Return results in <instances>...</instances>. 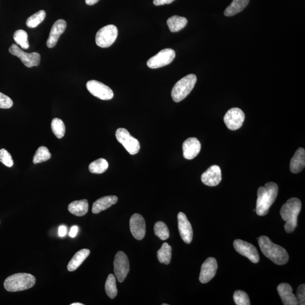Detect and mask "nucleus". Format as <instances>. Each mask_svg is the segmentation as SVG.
<instances>
[{"label": "nucleus", "instance_id": "7", "mask_svg": "<svg viewBox=\"0 0 305 305\" xmlns=\"http://www.w3.org/2000/svg\"><path fill=\"white\" fill-rule=\"evenodd\" d=\"M115 137L118 142L123 145L130 154H137L139 152L140 149L139 142L130 135L126 129L118 128L116 132Z\"/></svg>", "mask_w": 305, "mask_h": 305}, {"label": "nucleus", "instance_id": "20", "mask_svg": "<svg viewBox=\"0 0 305 305\" xmlns=\"http://www.w3.org/2000/svg\"><path fill=\"white\" fill-rule=\"evenodd\" d=\"M278 291L279 296L282 298L283 304H298L296 296L292 293V288L289 284L282 283L279 284L278 287Z\"/></svg>", "mask_w": 305, "mask_h": 305}, {"label": "nucleus", "instance_id": "9", "mask_svg": "<svg viewBox=\"0 0 305 305\" xmlns=\"http://www.w3.org/2000/svg\"><path fill=\"white\" fill-rule=\"evenodd\" d=\"M176 52L167 48L153 56L147 62V65L151 69H158L170 64L176 58Z\"/></svg>", "mask_w": 305, "mask_h": 305}, {"label": "nucleus", "instance_id": "4", "mask_svg": "<svg viewBox=\"0 0 305 305\" xmlns=\"http://www.w3.org/2000/svg\"><path fill=\"white\" fill-rule=\"evenodd\" d=\"M35 283L36 279L32 275L18 273L10 276L5 280L4 284L7 291L16 292L31 288Z\"/></svg>", "mask_w": 305, "mask_h": 305}, {"label": "nucleus", "instance_id": "38", "mask_svg": "<svg viewBox=\"0 0 305 305\" xmlns=\"http://www.w3.org/2000/svg\"><path fill=\"white\" fill-rule=\"evenodd\" d=\"M296 297L298 304L304 305L305 304V285H300L298 287Z\"/></svg>", "mask_w": 305, "mask_h": 305}, {"label": "nucleus", "instance_id": "15", "mask_svg": "<svg viewBox=\"0 0 305 305\" xmlns=\"http://www.w3.org/2000/svg\"><path fill=\"white\" fill-rule=\"evenodd\" d=\"M178 228L182 239L186 243L190 244L193 239V230L187 216L182 212L178 215Z\"/></svg>", "mask_w": 305, "mask_h": 305}, {"label": "nucleus", "instance_id": "40", "mask_svg": "<svg viewBox=\"0 0 305 305\" xmlns=\"http://www.w3.org/2000/svg\"><path fill=\"white\" fill-rule=\"evenodd\" d=\"M78 227H77V226H72L70 230L69 234L70 236L72 237V238H74V237L76 236L77 232H78Z\"/></svg>", "mask_w": 305, "mask_h": 305}, {"label": "nucleus", "instance_id": "13", "mask_svg": "<svg viewBox=\"0 0 305 305\" xmlns=\"http://www.w3.org/2000/svg\"><path fill=\"white\" fill-rule=\"evenodd\" d=\"M245 118V114L243 110L234 108L227 111L224 117V122L227 128L235 130L241 127Z\"/></svg>", "mask_w": 305, "mask_h": 305}, {"label": "nucleus", "instance_id": "5", "mask_svg": "<svg viewBox=\"0 0 305 305\" xmlns=\"http://www.w3.org/2000/svg\"><path fill=\"white\" fill-rule=\"evenodd\" d=\"M197 81V77L194 74L188 75L183 77L173 86L171 92L172 100L179 103L186 99L191 93Z\"/></svg>", "mask_w": 305, "mask_h": 305}, {"label": "nucleus", "instance_id": "26", "mask_svg": "<svg viewBox=\"0 0 305 305\" xmlns=\"http://www.w3.org/2000/svg\"><path fill=\"white\" fill-rule=\"evenodd\" d=\"M187 23V18L178 16L169 18L167 21L169 30L172 32L180 31L186 26Z\"/></svg>", "mask_w": 305, "mask_h": 305}, {"label": "nucleus", "instance_id": "34", "mask_svg": "<svg viewBox=\"0 0 305 305\" xmlns=\"http://www.w3.org/2000/svg\"><path fill=\"white\" fill-rule=\"evenodd\" d=\"M13 38L17 45L20 46L22 49L27 50L29 48L27 33L22 30H18L14 33Z\"/></svg>", "mask_w": 305, "mask_h": 305}, {"label": "nucleus", "instance_id": "27", "mask_svg": "<svg viewBox=\"0 0 305 305\" xmlns=\"http://www.w3.org/2000/svg\"><path fill=\"white\" fill-rule=\"evenodd\" d=\"M171 246L167 243H163L161 248L157 251V258L159 263L165 265H168L171 262Z\"/></svg>", "mask_w": 305, "mask_h": 305}, {"label": "nucleus", "instance_id": "36", "mask_svg": "<svg viewBox=\"0 0 305 305\" xmlns=\"http://www.w3.org/2000/svg\"><path fill=\"white\" fill-rule=\"evenodd\" d=\"M0 162L8 167H12L14 164L12 157L6 149L0 150Z\"/></svg>", "mask_w": 305, "mask_h": 305}, {"label": "nucleus", "instance_id": "37", "mask_svg": "<svg viewBox=\"0 0 305 305\" xmlns=\"http://www.w3.org/2000/svg\"><path fill=\"white\" fill-rule=\"evenodd\" d=\"M13 105L12 100L8 96L0 93V109H10Z\"/></svg>", "mask_w": 305, "mask_h": 305}, {"label": "nucleus", "instance_id": "43", "mask_svg": "<svg viewBox=\"0 0 305 305\" xmlns=\"http://www.w3.org/2000/svg\"><path fill=\"white\" fill-rule=\"evenodd\" d=\"M71 305H83V304L79 303V302H76V303H72V304H71Z\"/></svg>", "mask_w": 305, "mask_h": 305}, {"label": "nucleus", "instance_id": "14", "mask_svg": "<svg viewBox=\"0 0 305 305\" xmlns=\"http://www.w3.org/2000/svg\"><path fill=\"white\" fill-rule=\"evenodd\" d=\"M130 232L138 240H142L146 233V225L144 217L139 214H134L129 220Z\"/></svg>", "mask_w": 305, "mask_h": 305}, {"label": "nucleus", "instance_id": "21", "mask_svg": "<svg viewBox=\"0 0 305 305\" xmlns=\"http://www.w3.org/2000/svg\"><path fill=\"white\" fill-rule=\"evenodd\" d=\"M305 166V151L302 148H299L290 160V170L292 173H298L301 172Z\"/></svg>", "mask_w": 305, "mask_h": 305}, {"label": "nucleus", "instance_id": "19", "mask_svg": "<svg viewBox=\"0 0 305 305\" xmlns=\"http://www.w3.org/2000/svg\"><path fill=\"white\" fill-rule=\"evenodd\" d=\"M66 27L67 24L64 19H59L54 23L47 41L48 48H52L56 46L60 37L65 32Z\"/></svg>", "mask_w": 305, "mask_h": 305}, {"label": "nucleus", "instance_id": "29", "mask_svg": "<svg viewBox=\"0 0 305 305\" xmlns=\"http://www.w3.org/2000/svg\"><path fill=\"white\" fill-rule=\"evenodd\" d=\"M109 164L104 158H99L91 163L89 166L90 171L91 173L101 174L107 170Z\"/></svg>", "mask_w": 305, "mask_h": 305}, {"label": "nucleus", "instance_id": "25", "mask_svg": "<svg viewBox=\"0 0 305 305\" xmlns=\"http://www.w3.org/2000/svg\"><path fill=\"white\" fill-rule=\"evenodd\" d=\"M250 0H233V2L227 7L225 11V15L232 17L238 14L248 6Z\"/></svg>", "mask_w": 305, "mask_h": 305}, {"label": "nucleus", "instance_id": "42", "mask_svg": "<svg viewBox=\"0 0 305 305\" xmlns=\"http://www.w3.org/2000/svg\"><path fill=\"white\" fill-rule=\"evenodd\" d=\"M100 0H85V3L89 6H94V5L98 3Z\"/></svg>", "mask_w": 305, "mask_h": 305}, {"label": "nucleus", "instance_id": "24", "mask_svg": "<svg viewBox=\"0 0 305 305\" xmlns=\"http://www.w3.org/2000/svg\"><path fill=\"white\" fill-rule=\"evenodd\" d=\"M89 202L86 200L75 201L70 203L68 206L69 212L77 216L85 215L89 211Z\"/></svg>", "mask_w": 305, "mask_h": 305}, {"label": "nucleus", "instance_id": "41", "mask_svg": "<svg viewBox=\"0 0 305 305\" xmlns=\"http://www.w3.org/2000/svg\"><path fill=\"white\" fill-rule=\"evenodd\" d=\"M67 233V227L65 226L62 225L59 227V235L60 237H64Z\"/></svg>", "mask_w": 305, "mask_h": 305}, {"label": "nucleus", "instance_id": "16", "mask_svg": "<svg viewBox=\"0 0 305 305\" xmlns=\"http://www.w3.org/2000/svg\"><path fill=\"white\" fill-rule=\"evenodd\" d=\"M217 269V264L215 258H208L201 266L199 280L200 282L206 284L215 277Z\"/></svg>", "mask_w": 305, "mask_h": 305}, {"label": "nucleus", "instance_id": "11", "mask_svg": "<svg viewBox=\"0 0 305 305\" xmlns=\"http://www.w3.org/2000/svg\"><path fill=\"white\" fill-rule=\"evenodd\" d=\"M86 85L87 90L96 98L103 100H109L113 98L112 90L99 81L90 80L87 82Z\"/></svg>", "mask_w": 305, "mask_h": 305}, {"label": "nucleus", "instance_id": "32", "mask_svg": "<svg viewBox=\"0 0 305 305\" xmlns=\"http://www.w3.org/2000/svg\"><path fill=\"white\" fill-rule=\"evenodd\" d=\"M51 158V154L49 150L46 147H40L37 149L35 154L34 155L33 163L34 164L42 163L49 160Z\"/></svg>", "mask_w": 305, "mask_h": 305}, {"label": "nucleus", "instance_id": "6", "mask_svg": "<svg viewBox=\"0 0 305 305\" xmlns=\"http://www.w3.org/2000/svg\"><path fill=\"white\" fill-rule=\"evenodd\" d=\"M118 33L117 27L113 25H109L101 28L96 34V45L103 48L110 47L117 39Z\"/></svg>", "mask_w": 305, "mask_h": 305}, {"label": "nucleus", "instance_id": "3", "mask_svg": "<svg viewBox=\"0 0 305 305\" xmlns=\"http://www.w3.org/2000/svg\"><path fill=\"white\" fill-rule=\"evenodd\" d=\"M302 203L298 198H290L284 203L280 211V215L285 222V231L288 234L292 233L297 226V217L301 211Z\"/></svg>", "mask_w": 305, "mask_h": 305}, {"label": "nucleus", "instance_id": "31", "mask_svg": "<svg viewBox=\"0 0 305 305\" xmlns=\"http://www.w3.org/2000/svg\"><path fill=\"white\" fill-rule=\"evenodd\" d=\"M46 17L45 11H38L27 19L26 25L30 28H35L45 20Z\"/></svg>", "mask_w": 305, "mask_h": 305}, {"label": "nucleus", "instance_id": "10", "mask_svg": "<svg viewBox=\"0 0 305 305\" xmlns=\"http://www.w3.org/2000/svg\"><path fill=\"white\" fill-rule=\"evenodd\" d=\"M115 277L119 283H122L129 271V263L127 256L123 251H118L114 261Z\"/></svg>", "mask_w": 305, "mask_h": 305}, {"label": "nucleus", "instance_id": "30", "mask_svg": "<svg viewBox=\"0 0 305 305\" xmlns=\"http://www.w3.org/2000/svg\"><path fill=\"white\" fill-rule=\"evenodd\" d=\"M52 130L58 139H62L64 137L66 132L65 125L59 118H54L52 121Z\"/></svg>", "mask_w": 305, "mask_h": 305}, {"label": "nucleus", "instance_id": "39", "mask_svg": "<svg viewBox=\"0 0 305 305\" xmlns=\"http://www.w3.org/2000/svg\"><path fill=\"white\" fill-rule=\"evenodd\" d=\"M175 0H154L153 4L154 6H160L165 4H169L172 3Z\"/></svg>", "mask_w": 305, "mask_h": 305}, {"label": "nucleus", "instance_id": "35", "mask_svg": "<svg viewBox=\"0 0 305 305\" xmlns=\"http://www.w3.org/2000/svg\"><path fill=\"white\" fill-rule=\"evenodd\" d=\"M234 299L237 305H250L248 295L243 290H236L234 294Z\"/></svg>", "mask_w": 305, "mask_h": 305}, {"label": "nucleus", "instance_id": "2", "mask_svg": "<svg viewBox=\"0 0 305 305\" xmlns=\"http://www.w3.org/2000/svg\"><path fill=\"white\" fill-rule=\"evenodd\" d=\"M261 251L266 257L278 265H284L289 260V255L286 250L273 243L268 237L261 236L258 239Z\"/></svg>", "mask_w": 305, "mask_h": 305}, {"label": "nucleus", "instance_id": "1", "mask_svg": "<svg viewBox=\"0 0 305 305\" xmlns=\"http://www.w3.org/2000/svg\"><path fill=\"white\" fill-rule=\"evenodd\" d=\"M278 191V186L274 182H269L265 187L258 188L255 209L256 214L265 216L268 214L270 208L277 199Z\"/></svg>", "mask_w": 305, "mask_h": 305}, {"label": "nucleus", "instance_id": "22", "mask_svg": "<svg viewBox=\"0 0 305 305\" xmlns=\"http://www.w3.org/2000/svg\"><path fill=\"white\" fill-rule=\"evenodd\" d=\"M118 198L116 196H105L96 201L93 206L94 214H99L101 211L108 209L118 202Z\"/></svg>", "mask_w": 305, "mask_h": 305}, {"label": "nucleus", "instance_id": "8", "mask_svg": "<svg viewBox=\"0 0 305 305\" xmlns=\"http://www.w3.org/2000/svg\"><path fill=\"white\" fill-rule=\"evenodd\" d=\"M9 51L12 55L18 57L23 64L27 67L37 66L40 64L41 56L39 53L36 52L26 53L14 43L9 48Z\"/></svg>", "mask_w": 305, "mask_h": 305}, {"label": "nucleus", "instance_id": "12", "mask_svg": "<svg viewBox=\"0 0 305 305\" xmlns=\"http://www.w3.org/2000/svg\"><path fill=\"white\" fill-rule=\"evenodd\" d=\"M234 246L237 252L248 258L251 263L256 264L259 262V256L255 247L248 242L237 239L234 242Z\"/></svg>", "mask_w": 305, "mask_h": 305}, {"label": "nucleus", "instance_id": "17", "mask_svg": "<svg viewBox=\"0 0 305 305\" xmlns=\"http://www.w3.org/2000/svg\"><path fill=\"white\" fill-rule=\"evenodd\" d=\"M201 181L204 185L209 187H215L219 185L222 181V171L219 166L212 165L202 173Z\"/></svg>", "mask_w": 305, "mask_h": 305}, {"label": "nucleus", "instance_id": "28", "mask_svg": "<svg viewBox=\"0 0 305 305\" xmlns=\"http://www.w3.org/2000/svg\"><path fill=\"white\" fill-rule=\"evenodd\" d=\"M105 291L108 297L111 299H114L117 296L118 290L116 279L113 274H109L105 283Z\"/></svg>", "mask_w": 305, "mask_h": 305}, {"label": "nucleus", "instance_id": "33", "mask_svg": "<svg viewBox=\"0 0 305 305\" xmlns=\"http://www.w3.org/2000/svg\"><path fill=\"white\" fill-rule=\"evenodd\" d=\"M154 234L162 240H166L169 236L167 226L163 222H157L154 227Z\"/></svg>", "mask_w": 305, "mask_h": 305}, {"label": "nucleus", "instance_id": "18", "mask_svg": "<svg viewBox=\"0 0 305 305\" xmlns=\"http://www.w3.org/2000/svg\"><path fill=\"white\" fill-rule=\"evenodd\" d=\"M201 145L195 138L187 139L183 144V156L187 159H194L200 153Z\"/></svg>", "mask_w": 305, "mask_h": 305}, {"label": "nucleus", "instance_id": "23", "mask_svg": "<svg viewBox=\"0 0 305 305\" xmlns=\"http://www.w3.org/2000/svg\"><path fill=\"white\" fill-rule=\"evenodd\" d=\"M90 254V250L87 249H81L74 255L67 265V270L72 272L77 269L83 264Z\"/></svg>", "mask_w": 305, "mask_h": 305}]
</instances>
